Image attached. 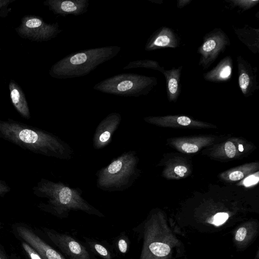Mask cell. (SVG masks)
I'll return each mask as SVG.
<instances>
[{"label": "cell", "instance_id": "1", "mask_svg": "<svg viewBox=\"0 0 259 259\" xmlns=\"http://www.w3.org/2000/svg\"><path fill=\"white\" fill-rule=\"evenodd\" d=\"M0 138L36 154L67 158L69 147L56 136L24 123L0 120Z\"/></svg>", "mask_w": 259, "mask_h": 259}, {"label": "cell", "instance_id": "2", "mask_svg": "<svg viewBox=\"0 0 259 259\" xmlns=\"http://www.w3.org/2000/svg\"><path fill=\"white\" fill-rule=\"evenodd\" d=\"M121 50L117 46L89 49L70 54L51 67L54 78L68 79L85 76L100 65L115 57Z\"/></svg>", "mask_w": 259, "mask_h": 259}, {"label": "cell", "instance_id": "3", "mask_svg": "<svg viewBox=\"0 0 259 259\" xmlns=\"http://www.w3.org/2000/svg\"><path fill=\"white\" fill-rule=\"evenodd\" d=\"M32 190L37 197L47 200V204L41 205L54 210L59 214L71 209L91 211L90 206L80 197L78 192L61 183L41 179L33 187Z\"/></svg>", "mask_w": 259, "mask_h": 259}, {"label": "cell", "instance_id": "4", "mask_svg": "<svg viewBox=\"0 0 259 259\" xmlns=\"http://www.w3.org/2000/svg\"><path fill=\"white\" fill-rule=\"evenodd\" d=\"M158 84L157 78L138 74L121 73L105 79L93 89L101 92L126 97L148 95Z\"/></svg>", "mask_w": 259, "mask_h": 259}, {"label": "cell", "instance_id": "5", "mask_svg": "<svg viewBox=\"0 0 259 259\" xmlns=\"http://www.w3.org/2000/svg\"><path fill=\"white\" fill-rule=\"evenodd\" d=\"M132 156H121L103 169L98 176V185L103 189H120L126 186L134 177V158Z\"/></svg>", "mask_w": 259, "mask_h": 259}, {"label": "cell", "instance_id": "6", "mask_svg": "<svg viewBox=\"0 0 259 259\" xmlns=\"http://www.w3.org/2000/svg\"><path fill=\"white\" fill-rule=\"evenodd\" d=\"M231 45L226 32L220 28H215L206 33L197 53L200 55L198 65L203 70L207 69Z\"/></svg>", "mask_w": 259, "mask_h": 259}, {"label": "cell", "instance_id": "7", "mask_svg": "<svg viewBox=\"0 0 259 259\" xmlns=\"http://www.w3.org/2000/svg\"><path fill=\"white\" fill-rule=\"evenodd\" d=\"M238 70V83L242 94L248 97L253 95L259 89L257 79V68L252 65L243 57L236 58Z\"/></svg>", "mask_w": 259, "mask_h": 259}, {"label": "cell", "instance_id": "8", "mask_svg": "<svg viewBox=\"0 0 259 259\" xmlns=\"http://www.w3.org/2000/svg\"><path fill=\"white\" fill-rule=\"evenodd\" d=\"M45 232L50 240L71 259H90L85 248L72 237L49 230Z\"/></svg>", "mask_w": 259, "mask_h": 259}, {"label": "cell", "instance_id": "9", "mask_svg": "<svg viewBox=\"0 0 259 259\" xmlns=\"http://www.w3.org/2000/svg\"><path fill=\"white\" fill-rule=\"evenodd\" d=\"M180 38L171 28L162 26L155 31L147 39L145 50L154 51L163 48H177L180 46Z\"/></svg>", "mask_w": 259, "mask_h": 259}, {"label": "cell", "instance_id": "10", "mask_svg": "<svg viewBox=\"0 0 259 259\" xmlns=\"http://www.w3.org/2000/svg\"><path fill=\"white\" fill-rule=\"evenodd\" d=\"M18 235L33 247L42 259H65L31 230L22 226L16 228Z\"/></svg>", "mask_w": 259, "mask_h": 259}, {"label": "cell", "instance_id": "11", "mask_svg": "<svg viewBox=\"0 0 259 259\" xmlns=\"http://www.w3.org/2000/svg\"><path fill=\"white\" fill-rule=\"evenodd\" d=\"M22 27L25 28L24 32L28 31L29 36L33 32L32 36H34L36 39L40 40H50L62 31L57 23L47 24L36 17L30 18L25 20Z\"/></svg>", "mask_w": 259, "mask_h": 259}, {"label": "cell", "instance_id": "12", "mask_svg": "<svg viewBox=\"0 0 259 259\" xmlns=\"http://www.w3.org/2000/svg\"><path fill=\"white\" fill-rule=\"evenodd\" d=\"M46 3L54 14L63 17L82 15L87 12L89 6L88 0H50Z\"/></svg>", "mask_w": 259, "mask_h": 259}, {"label": "cell", "instance_id": "13", "mask_svg": "<svg viewBox=\"0 0 259 259\" xmlns=\"http://www.w3.org/2000/svg\"><path fill=\"white\" fill-rule=\"evenodd\" d=\"M120 120V114L113 113L102 120L95 135L94 145L96 148H101L108 144L112 133L116 130Z\"/></svg>", "mask_w": 259, "mask_h": 259}, {"label": "cell", "instance_id": "14", "mask_svg": "<svg viewBox=\"0 0 259 259\" xmlns=\"http://www.w3.org/2000/svg\"><path fill=\"white\" fill-rule=\"evenodd\" d=\"M233 64L231 56L223 58L212 69L203 74V78L214 83L229 81L232 78Z\"/></svg>", "mask_w": 259, "mask_h": 259}, {"label": "cell", "instance_id": "15", "mask_svg": "<svg viewBox=\"0 0 259 259\" xmlns=\"http://www.w3.org/2000/svg\"><path fill=\"white\" fill-rule=\"evenodd\" d=\"M182 70L183 66L181 65L169 70L164 69L161 73L165 78L166 95L169 102H175L181 93V76Z\"/></svg>", "mask_w": 259, "mask_h": 259}, {"label": "cell", "instance_id": "16", "mask_svg": "<svg viewBox=\"0 0 259 259\" xmlns=\"http://www.w3.org/2000/svg\"><path fill=\"white\" fill-rule=\"evenodd\" d=\"M234 33L240 41L253 54L259 52V29L255 28L247 24L242 28L233 27Z\"/></svg>", "mask_w": 259, "mask_h": 259}, {"label": "cell", "instance_id": "17", "mask_svg": "<svg viewBox=\"0 0 259 259\" xmlns=\"http://www.w3.org/2000/svg\"><path fill=\"white\" fill-rule=\"evenodd\" d=\"M9 88L12 102L16 110L23 117L30 118L28 104L21 90L13 81L10 83Z\"/></svg>", "mask_w": 259, "mask_h": 259}, {"label": "cell", "instance_id": "18", "mask_svg": "<svg viewBox=\"0 0 259 259\" xmlns=\"http://www.w3.org/2000/svg\"><path fill=\"white\" fill-rule=\"evenodd\" d=\"M137 68H145L153 69L158 71L161 73H162L164 69V68L161 67L157 61L147 59L132 61L130 62L127 65L124 67L123 69Z\"/></svg>", "mask_w": 259, "mask_h": 259}, {"label": "cell", "instance_id": "19", "mask_svg": "<svg viewBox=\"0 0 259 259\" xmlns=\"http://www.w3.org/2000/svg\"><path fill=\"white\" fill-rule=\"evenodd\" d=\"M228 4L227 8L231 10L238 9V13H243L256 6L259 3L258 0H225Z\"/></svg>", "mask_w": 259, "mask_h": 259}, {"label": "cell", "instance_id": "20", "mask_svg": "<svg viewBox=\"0 0 259 259\" xmlns=\"http://www.w3.org/2000/svg\"><path fill=\"white\" fill-rule=\"evenodd\" d=\"M148 248L152 254L160 257L166 256L170 251V247L167 244L159 242L150 243Z\"/></svg>", "mask_w": 259, "mask_h": 259}, {"label": "cell", "instance_id": "21", "mask_svg": "<svg viewBox=\"0 0 259 259\" xmlns=\"http://www.w3.org/2000/svg\"><path fill=\"white\" fill-rule=\"evenodd\" d=\"M22 245L31 259H42L39 253L26 242H22Z\"/></svg>", "mask_w": 259, "mask_h": 259}, {"label": "cell", "instance_id": "22", "mask_svg": "<svg viewBox=\"0 0 259 259\" xmlns=\"http://www.w3.org/2000/svg\"><path fill=\"white\" fill-rule=\"evenodd\" d=\"M229 215L226 212H219L215 214L212 219V223L215 226H220L224 224L228 219Z\"/></svg>", "mask_w": 259, "mask_h": 259}, {"label": "cell", "instance_id": "23", "mask_svg": "<svg viewBox=\"0 0 259 259\" xmlns=\"http://www.w3.org/2000/svg\"><path fill=\"white\" fill-rule=\"evenodd\" d=\"M225 150L227 156L229 158H233L236 154V148L231 142H227L225 144Z\"/></svg>", "mask_w": 259, "mask_h": 259}, {"label": "cell", "instance_id": "24", "mask_svg": "<svg viewBox=\"0 0 259 259\" xmlns=\"http://www.w3.org/2000/svg\"><path fill=\"white\" fill-rule=\"evenodd\" d=\"M94 248L96 251L105 259H110L111 256L108 251L102 245L99 244H95Z\"/></svg>", "mask_w": 259, "mask_h": 259}, {"label": "cell", "instance_id": "25", "mask_svg": "<svg viewBox=\"0 0 259 259\" xmlns=\"http://www.w3.org/2000/svg\"><path fill=\"white\" fill-rule=\"evenodd\" d=\"M182 149L187 153H195L198 150L197 145L191 143H184L182 145Z\"/></svg>", "mask_w": 259, "mask_h": 259}, {"label": "cell", "instance_id": "26", "mask_svg": "<svg viewBox=\"0 0 259 259\" xmlns=\"http://www.w3.org/2000/svg\"><path fill=\"white\" fill-rule=\"evenodd\" d=\"M246 235V229L244 227L239 228L236 232L235 239L239 241H243Z\"/></svg>", "mask_w": 259, "mask_h": 259}, {"label": "cell", "instance_id": "27", "mask_svg": "<svg viewBox=\"0 0 259 259\" xmlns=\"http://www.w3.org/2000/svg\"><path fill=\"white\" fill-rule=\"evenodd\" d=\"M258 181V178L254 175L250 176L246 178L244 181V185L245 186H249L250 185L257 183Z\"/></svg>", "mask_w": 259, "mask_h": 259}, {"label": "cell", "instance_id": "28", "mask_svg": "<svg viewBox=\"0 0 259 259\" xmlns=\"http://www.w3.org/2000/svg\"><path fill=\"white\" fill-rule=\"evenodd\" d=\"M10 190L11 188L4 181L0 180V196H4Z\"/></svg>", "mask_w": 259, "mask_h": 259}, {"label": "cell", "instance_id": "29", "mask_svg": "<svg viewBox=\"0 0 259 259\" xmlns=\"http://www.w3.org/2000/svg\"><path fill=\"white\" fill-rule=\"evenodd\" d=\"M177 122L182 125L186 126L190 124L191 122V120L187 116H179L177 119Z\"/></svg>", "mask_w": 259, "mask_h": 259}, {"label": "cell", "instance_id": "30", "mask_svg": "<svg viewBox=\"0 0 259 259\" xmlns=\"http://www.w3.org/2000/svg\"><path fill=\"white\" fill-rule=\"evenodd\" d=\"M244 177L243 174L240 171H235L231 173L229 178L232 181H237L241 180Z\"/></svg>", "mask_w": 259, "mask_h": 259}, {"label": "cell", "instance_id": "31", "mask_svg": "<svg viewBox=\"0 0 259 259\" xmlns=\"http://www.w3.org/2000/svg\"><path fill=\"white\" fill-rule=\"evenodd\" d=\"M118 248L121 252L124 253L126 252L127 244L124 239H121L119 240L118 243Z\"/></svg>", "mask_w": 259, "mask_h": 259}, {"label": "cell", "instance_id": "32", "mask_svg": "<svg viewBox=\"0 0 259 259\" xmlns=\"http://www.w3.org/2000/svg\"><path fill=\"white\" fill-rule=\"evenodd\" d=\"M187 171V168L181 165L177 166L174 169L175 172L180 177H183Z\"/></svg>", "mask_w": 259, "mask_h": 259}, {"label": "cell", "instance_id": "33", "mask_svg": "<svg viewBox=\"0 0 259 259\" xmlns=\"http://www.w3.org/2000/svg\"><path fill=\"white\" fill-rule=\"evenodd\" d=\"M192 0H178L177 2V7L178 9H182L189 5Z\"/></svg>", "mask_w": 259, "mask_h": 259}, {"label": "cell", "instance_id": "34", "mask_svg": "<svg viewBox=\"0 0 259 259\" xmlns=\"http://www.w3.org/2000/svg\"><path fill=\"white\" fill-rule=\"evenodd\" d=\"M238 149H239L240 151H243V146L242 145H241V144L239 145Z\"/></svg>", "mask_w": 259, "mask_h": 259}, {"label": "cell", "instance_id": "35", "mask_svg": "<svg viewBox=\"0 0 259 259\" xmlns=\"http://www.w3.org/2000/svg\"><path fill=\"white\" fill-rule=\"evenodd\" d=\"M0 259H6L4 256L0 253Z\"/></svg>", "mask_w": 259, "mask_h": 259}]
</instances>
